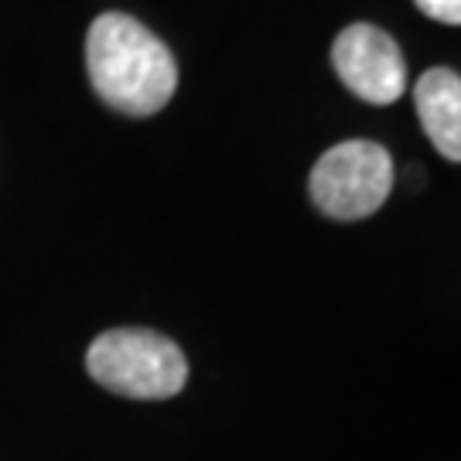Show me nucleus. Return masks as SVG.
Here are the masks:
<instances>
[{"label": "nucleus", "mask_w": 461, "mask_h": 461, "mask_svg": "<svg viewBox=\"0 0 461 461\" xmlns=\"http://www.w3.org/2000/svg\"><path fill=\"white\" fill-rule=\"evenodd\" d=\"M86 68L99 99L127 116H154L178 89V62L148 24L99 14L86 34Z\"/></svg>", "instance_id": "nucleus-1"}, {"label": "nucleus", "mask_w": 461, "mask_h": 461, "mask_svg": "<svg viewBox=\"0 0 461 461\" xmlns=\"http://www.w3.org/2000/svg\"><path fill=\"white\" fill-rule=\"evenodd\" d=\"M86 369L99 386L131 400H167L188 379L182 348L148 329L103 331L86 352Z\"/></svg>", "instance_id": "nucleus-2"}, {"label": "nucleus", "mask_w": 461, "mask_h": 461, "mask_svg": "<svg viewBox=\"0 0 461 461\" xmlns=\"http://www.w3.org/2000/svg\"><path fill=\"white\" fill-rule=\"evenodd\" d=\"M308 192L329 219H366L393 192V158L376 140H342L318 158Z\"/></svg>", "instance_id": "nucleus-3"}, {"label": "nucleus", "mask_w": 461, "mask_h": 461, "mask_svg": "<svg viewBox=\"0 0 461 461\" xmlns=\"http://www.w3.org/2000/svg\"><path fill=\"white\" fill-rule=\"evenodd\" d=\"M331 66L348 93L373 106H390L407 89V62L376 24H348L331 45Z\"/></svg>", "instance_id": "nucleus-4"}, {"label": "nucleus", "mask_w": 461, "mask_h": 461, "mask_svg": "<svg viewBox=\"0 0 461 461\" xmlns=\"http://www.w3.org/2000/svg\"><path fill=\"white\" fill-rule=\"evenodd\" d=\"M413 106L430 144L447 161L461 158V79L451 68H430L413 86Z\"/></svg>", "instance_id": "nucleus-5"}, {"label": "nucleus", "mask_w": 461, "mask_h": 461, "mask_svg": "<svg viewBox=\"0 0 461 461\" xmlns=\"http://www.w3.org/2000/svg\"><path fill=\"white\" fill-rule=\"evenodd\" d=\"M413 4L441 24H458L461 21V0H413Z\"/></svg>", "instance_id": "nucleus-6"}]
</instances>
